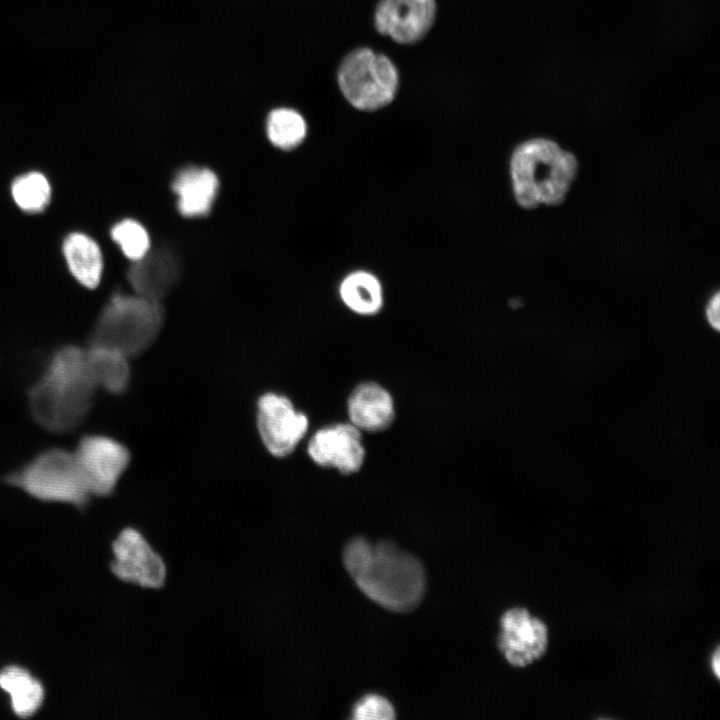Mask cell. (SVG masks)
<instances>
[{
  "label": "cell",
  "mask_w": 720,
  "mask_h": 720,
  "mask_svg": "<svg viewBox=\"0 0 720 720\" xmlns=\"http://www.w3.org/2000/svg\"><path fill=\"white\" fill-rule=\"evenodd\" d=\"M96 389L85 349L64 346L54 353L40 379L29 390L32 415L50 432H68L87 416Z\"/></svg>",
  "instance_id": "obj_2"
},
{
  "label": "cell",
  "mask_w": 720,
  "mask_h": 720,
  "mask_svg": "<svg viewBox=\"0 0 720 720\" xmlns=\"http://www.w3.org/2000/svg\"><path fill=\"white\" fill-rule=\"evenodd\" d=\"M513 195L524 209L560 205L574 182V154L546 138H532L515 147L509 162Z\"/></svg>",
  "instance_id": "obj_3"
},
{
  "label": "cell",
  "mask_w": 720,
  "mask_h": 720,
  "mask_svg": "<svg viewBox=\"0 0 720 720\" xmlns=\"http://www.w3.org/2000/svg\"><path fill=\"white\" fill-rule=\"evenodd\" d=\"M435 17V0H379L374 25L381 35L399 44L411 45L426 36Z\"/></svg>",
  "instance_id": "obj_11"
},
{
  "label": "cell",
  "mask_w": 720,
  "mask_h": 720,
  "mask_svg": "<svg viewBox=\"0 0 720 720\" xmlns=\"http://www.w3.org/2000/svg\"><path fill=\"white\" fill-rule=\"evenodd\" d=\"M343 563L358 588L385 609L409 612L423 599V565L391 541L352 538L344 547Z\"/></svg>",
  "instance_id": "obj_1"
},
{
  "label": "cell",
  "mask_w": 720,
  "mask_h": 720,
  "mask_svg": "<svg viewBox=\"0 0 720 720\" xmlns=\"http://www.w3.org/2000/svg\"><path fill=\"white\" fill-rule=\"evenodd\" d=\"M347 412L350 423L361 432H381L389 428L394 420V401L383 386L367 381L351 392Z\"/></svg>",
  "instance_id": "obj_13"
},
{
  "label": "cell",
  "mask_w": 720,
  "mask_h": 720,
  "mask_svg": "<svg viewBox=\"0 0 720 720\" xmlns=\"http://www.w3.org/2000/svg\"><path fill=\"white\" fill-rule=\"evenodd\" d=\"M163 321L159 301L140 295L113 296L92 331L90 345L106 346L125 356L145 351L157 337Z\"/></svg>",
  "instance_id": "obj_4"
},
{
  "label": "cell",
  "mask_w": 720,
  "mask_h": 720,
  "mask_svg": "<svg viewBox=\"0 0 720 720\" xmlns=\"http://www.w3.org/2000/svg\"><path fill=\"white\" fill-rule=\"evenodd\" d=\"M85 352L88 369L97 388L110 393H121L126 389L130 377L127 356L100 345H89Z\"/></svg>",
  "instance_id": "obj_17"
},
{
  "label": "cell",
  "mask_w": 720,
  "mask_h": 720,
  "mask_svg": "<svg viewBox=\"0 0 720 720\" xmlns=\"http://www.w3.org/2000/svg\"><path fill=\"white\" fill-rule=\"evenodd\" d=\"M91 495L108 496L129 464V452L112 438L83 437L74 451Z\"/></svg>",
  "instance_id": "obj_8"
},
{
  "label": "cell",
  "mask_w": 720,
  "mask_h": 720,
  "mask_svg": "<svg viewBox=\"0 0 720 720\" xmlns=\"http://www.w3.org/2000/svg\"><path fill=\"white\" fill-rule=\"evenodd\" d=\"M394 717L392 704L378 694L365 695L352 709V718L357 720H390Z\"/></svg>",
  "instance_id": "obj_23"
},
{
  "label": "cell",
  "mask_w": 720,
  "mask_h": 720,
  "mask_svg": "<svg viewBox=\"0 0 720 720\" xmlns=\"http://www.w3.org/2000/svg\"><path fill=\"white\" fill-rule=\"evenodd\" d=\"M0 687L11 696L12 709L22 718L32 716L44 698L41 683L18 666H8L0 672Z\"/></svg>",
  "instance_id": "obj_19"
},
{
  "label": "cell",
  "mask_w": 720,
  "mask_h": 720,
  "mask_svg": "<svg viewBox=\"0 0 720 720\" xmlns=\"http://www.w3.org/2000/svg\"><path fill=\"white\" fill-rule=\"evenodd\" d=\"M111 238L129 260L136 262L150 250V239L146 229L134 219H124L111 229Z\"/></svg>",
  "instance_id": "obj_22"
},
{
  "label": "cell",
  "mask_w": 720,
  "mask_h": 720,
  "mask_svg": "<svg viewBox=\"0 0 720 720\" xmlns=\"http://www.w3.org/2000/svg\"><path fill=\"white\" fill-rule=\"evenodd\" d=\"M720 296L719 292H716L712 297H710L706 308H705V315L708 323L710 326L715 329L719 330L720 327V315H719V306H720Z\"/></svg>",
  "instance_id": "obj_24"
},
{
  "label": "cell",
  "mask_w": 720,
  "mask_h": 720,
  "mask_svg": "<svg viewBox=\"0 0 720 720\" xmlns=\"http://www.w3.org/2000/svg\"><path fill=\"white\" fill-rule=\"evenodd\" d=\"M178 272L176 257L159 250L134 262L128 278L137 295L159 301L175 284Z\"/></svg>",
  "instance_id": "obj_14"
},
{
  "label": "cell",
  "mask_w": 720,
  "mask_h": 720,
  "mask_svg": "<svg viewBox=\"0 0 720 720\" xmlns=\"http://www.w3.org/2000/svg\"><path fill=\"white\" fill-rule=\"evenodd\" d=\"M8 482L46 502L84 506L91 496L74 452L46 450L7 478Z\"/></svg>",
  "instance_id": "obj_5"
},
{
  "label": "cell",
  "mask_w": 720,
  "mask_h": 720,
  "mask_svg": "<svg viewBox=\"0 0 720 720\" xmlns=\"http://www.w3.org/2000/svg\"><path fill=\"white\" fill-rule=\"evenodd\" d=\"M112 573L142 589L159 590L167 582L168 565L161 553L137 529H123L112 543Z\"/></svg>",
  "instance_id": "obj_7"
},
{
  "label": "cell",
  "mask_w": 720,
  "mask_h": 720,
  "mask_svg": "<svg viewBox=\"0 0 720 720\" xmlns=\"http://www.w3.org/2000/svg\"><path fill=\"white\" fill-rule=\"evenodd\" d=\"M305 414L282 395L267 393L258 401L257 426L268 451L278 457L290 454L308 429Z\"/></svg>",
  "instance_id": "obj_10"
},
{
  "label": "cell",
  "mask_w": 720,
  "mask_h": 720,
  "mask_svg": "<svg viewBox=\"0 0 720 720\" xmlns=\"http://www.w3.org/2000/svg\"><path fill=\"white\" fill-rule=\"evenodd\" d=\"M266 130L272 144L289 150L302 143L307 133V125L303 116L296 110L278 108L269 114Z\"/></svg>",
  "instance_id": "obj_21"
},
{
  "label": "cell",
  "mask_w": 720,
  "mask_h": 720,
  "mask_svg": "<svg viewBox=\"0 0 720 720\" xmlns=\"http://www.w3.org/2000/svg\"><path fill=\"white\" fill-rule=\"evenodd\" d=\"M711 669L714 675L717 679H719L720 676V654H719V648L715 650V652L712 654L711 657Z\"/></svg>",
  "instance_id": "obj_25"
},
{
  "label": "cell",
  "mask_w": 720,
  "mask_h": 720,
  "mask_svg": "<svg viewBox=\"0 0 720 720\" xmlns=\"http://www.w3.org/2000/svg\"><path fill=\"white\" fill-rule=\"evenodd\" d=\"M218 178L207 168L188 167L175 177L172 188L177 194V207L186 217L206 215L218 192Z\"/></svg>",
  "instance_id": "obj_15"
},
{
  "label": "cell",
  "mask_w": 720,
  "mask_h": 720,
  "mask_svg": "<svg viewBox=\"0 0 720 720\" xmlns=\"http://www.w3.org/2000/svg\"><path fill=\"white\" fill-rule=\"evenodd\" d=\"M62 253L70 274L81 286L87 289L98 287L104 259L94 238L84 232H71L62 242Z\"/></svg>",
  "instance_id": "obj_16"
},
{
  "label": "cell",
  "mask_w": 720,
  "mask_h": 720,
  "mask_svg": "<svg viewBox=\"0 0 720 720\" xmlns=\"http://www.w3.org/2000/svg\"><path fill=\"white\" fill-rule=\"evenodd\" d=\"M10 192L16 206L23 212H42L50 203L52 188L48 178L39 171H29L17 176L11 183Z\"/></svg>",
  "instance_id": "obj_20"
},
{
  "label": "cell",
  "mask_w": 720,
  "mask_h": 720,
  "mask_svg": "<svg viewBox=\"0 0 720 720\" xmlns=\"http://www.w3.org/2000/svg\"><path fill=\"white\" fill-rule=\"evenodd\" d=\"M339 89L357 110L376 111L390 104L398 91L399 74L384 54L368 47L351 50L337 71Z\"/></svg>",
  "instance_id": "obj_6"
},
{
  "label": "cell",
  "mask_w": 720,
  "mask_h": 720,
  "mask_svg": "<svg viewBox=\"0 0 720 720\" xmlns=\"http://www.w3.org/2000/svg\"><path fill=\"white\" fill-rule=\"evenodd\" d=\"M339 295L344 305L352 312L371 316L383 307V287L376 275L365 270L347 274L339 286Z\"/></svg>",
  "instance_id": "obj_18"
},
{
  "label": "cell",
  "mask_w": 720,
  "mask_h": 720,
  "mask_svg": "<svg viewBox=\"0 0 720 720\" xmlns=\"http://www.w3.org/2000/svg\"><path fill=\"white\" fill-rule=\"evenodd\" d=\"M307 450L316 464L337 469L342 474L359 471L365 459L361 431L351 423H337L318 430Z\"/></svg>",
  "instance_id": "obj_12"
},
{
  "label": "cell",
  "mask_w": 720,
  "mask_h": 720,
  "mask_svg": "<svg viewBox=\"0 0 720 720\" xmlns=\"http://www.w3.org/2000/svg\"><path fill=\"white\" fill-rule=\"evenodd\" d=\"M548 643L547 625L528 609L513 607L501 616L498 646L513 667L523 668L539 660Z\"/></svg>",
  "instance_id": "obj_9"
}]
</instances>
